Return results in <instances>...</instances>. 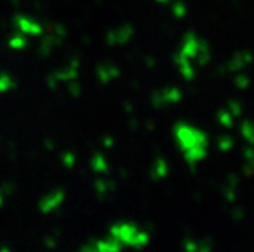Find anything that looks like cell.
<instances>
[{"label": "cell", "instance_id": "cell-1", "mask_svg": "<svg viewBox=\"0 0 254 252\" xmlns=\"http://www.w3.org/2000/svg\"><path fill=\"white\" fill-rule=\"evenodd\" d=\"M178 93V90H166V91H160V98L155 99L152 98L154 103L158 106L161 103H172V102H177L178 99H174V95Z\"/></svg>", "mask_w": 254, "mask_h": 252}, {"label": "cell", "instance_id": "cell-2", "mask_svg": "<svg viewBox=\"0 0 254 252\" xmlns=\"http://www.w3.org/2000/svg\"><path fill=\"white\" fill-rule=\"evenodd\" d=\"M158 2H163L165 3V2H168V0H158Z\"/></svg>", "mask_w": 254, "mask_h": 252}]
</instances>
